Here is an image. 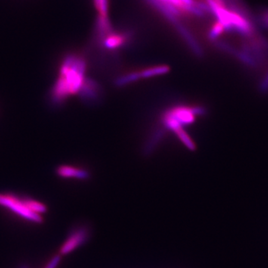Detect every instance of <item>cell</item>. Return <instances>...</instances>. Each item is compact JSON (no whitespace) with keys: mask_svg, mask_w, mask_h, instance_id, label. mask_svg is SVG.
<instances>
[{"mask_svg":"<svg viewBox=\"0 0 268 268\" xmlns=\"http://www.w3.org/2000/svg\"><path fill=\"white\" fill-rule=\"evenodd\" d=\"M87 64L82 57L69 54L62 62L58 76L50 91V101L54 106H60L73 96H78L84 83Z\"/></svg>","mask_w":268,"mask_h":268,"instance_id":"1","label":"cell"},{"mask_svg":"<svg viewBox=\"0 0 268 268\" xmlns=\"http://www.w3.org/2000/svg\"><path fill=\"white\" fill-rule=\"evenodd\" d=\"M206 112L205 108L188 105H177L165 109L161 115V124L164 130L172 132L189 150L196 149L195 143L186 133L184 127L191 125L198 117Z\"/></svg>","mask_w":268,"mask_h":268,"instance_id":"2","label":"cell"},{"mask_svg":"<svg viewBox=\"0 0 268 268\" xmlns=\"http://www.w3.org/2000/svg\"><path fill=\"white\" fill-rule=\"evenodd\" d=\"M34 199L30 198H20L14 194L0 193V206L11 210L12 213L29 221L41 223L43 217L41 214L32 210Z\"/></svg>","mask_w":268,"mask_h":268,"instance_id":"3","label":"cell"},{"mask_svg":"<svg viewBox=\"0 0 268 268\" xmlns=\"http://www.w3.org/2000/svg\"><path fill=\"white\" fill-rule=\"evenodd\" d=\"M169 71V67L166 65L152 66V67L146 68L142 70L133 71V72L124 74L115 80V84L118 87H124L141 79L154 78V77L164 75V74L168 73Z\"/></svg>","mask_w":268,"mask_h":268,"instance_id":"4","label":"cell"},{"mask_svg":"<svg viewBox=\"0 0 268 268\" xmlns=\"http://www.w3.org/2000/svg\"><path fill=\"white\" fill-rule=\"evenodd\" d=\"M90 232L87 227L77 228L71 232L66 242L60 248V254L66 255L84 244L89 238Z\"/></svg>","mask_w":268,"mask_h":268,"instance_id":"5","label":"cell"},{"mask_svg":"<svg viewBox=\"0 0 268 268\" xmlns=\"http://www.w3.org/2000/svg\"><path fill=\"white\" fill-rule=\"evenodd\" d=\"M102 96V86L93 78H87L78 97L87 104L96 103Z\"/></svg>","mask_w":268,"mask_h":268,"instance_id":"6","label":"cell"},{"mask_svg":"<svg viewBox=\"0 0 268 268\" xmlns=\"http://www.w3.org/2000/svg\"><path fill=\"white\" fill-rule=\"evenodd\" d=\"M56 174L62 178H75L78 180H87L90 174L87 170L73 165H62L56 168Z\"/></svg>","mask_w":268,"mask_h":268,"instance_id":"7","label":"cell"},{"mask_svg":"<svg viewBox=\"0 0 268 268\" xmlns=\"http://www.w3.org/2000/svg\"><path fill=\"white\" fill-rule=\"evenodd\" d=\"M174 26L177 29V30L178 31L180 35L184 38L185 41L187 43L189 47L192 49V52L196 55L199 56V57L202 56L203 53H203L202 49H201V46L198 44V41H196V40L195 39L193 35L190 33V32L183 24H181L180 21L177 22Z\"/></svg>","mask_w":268,"mask_h":268,"instance_id":"8","label":"cell"},{"mask_svg":"<svg viewBox=\"0 0 268 268\" xmlns=\"http://www.w3.org/2000/svg\"><path fill=\"white\" fill-rule=\"evenodd\" d=\"M127 41V37L125 35H108L102 45L108 50H115L119 48Z\"/></svg>","mask_w":268,"mask_h":268,"instance_id":"9","label":"cell"},{"mask_svg":"<svg viewBox=\"0 0 268 268\" xmlns=\"http://www.w3.org/2000/svg\"><path fill=\"white\" fill-rule=\"evenodd\" d=\"M224 31L225 29L223 25L220 22L217 21L213 25V27L211 28L210 32H209V38H210V41L214 42V41H217V38L220 36Z\"/></svg>","mask_w":268,"mask_h":268,"instance_id":"10","label":"cell"},{"mask_svg":"<svg viewBox=\"0 0 268 268\" xmlns=\"http://www.w3.org/2000/svg\"><path fill=\"white\" fill-rule=\"evenodd\" d=\"M60 256H55L50 262H49L48 265L46 267V268H57L58 264L60 263Z\"/></svg>","mask_w":268,"mask_h":268,"instance_id":"11","label":"cell"},{"mask_svg":"<svg viewBox=\"0 0 268 268\" xmlns=\"http://www.w3.org/2000/svg\"><path fill=\"white\" fill-rule=\"evenodd\" d=\"M260 90L262 92H267L268 90V74L265 79L262 81L260 85Z\"/></svg>","mask_w":268,"mask_h":268,"instance_id":"12","label":"cell"},{"mask_svg":"<svg viewBox=\"0 0 268 268\" xmlns=\"http://www.w3.org/2000/svg\"><path fill=\"white\" fill-rule=\"evenodd\" d=\"M101 0H94L95 5H96V9H99V4H100Z\"/></svg>","mask_w":268,"mask_h":268,"instance_id":"13","label":"cell"},{"mask_svg":"<svg viewBox=\"0 0 268 268\" xmlns=\"http://www.w3.org/2000/svg\"><path fill=\"white\" fill-rule=\"evenodd\" d=\"M265 20H266V23H268V14H267L266 17H265Z\"/></svg>","mask_w":268,"mask_h":268,"instance_id":"14","label":"cell"},{"mask_svg":"<svg viewBox=\"0 0 268 268\" xmlns=\"http://www.w3.org/2000/svg\"><path fill=\"white\" fill-rule=\"evenodd\" d=\"M28 268L27 267H26V266H24V267H23V268Z\"/></svg>","mask_w":268,"mask_h":268,"instance_id":"15","label":"cell"},{"mask_svg":"<svg viewBox=\"0 0 268 268\" xmlns=\"http://www.w3.org/2000/svg\"><path fill=\"white\" fill-rule=\"evenodd\" d=\"M206 1H207V0H206Z\"/></svg>","mask_w":268,"mask_h":268,"instance_id":"16","label":"cell"}]
</instances>
